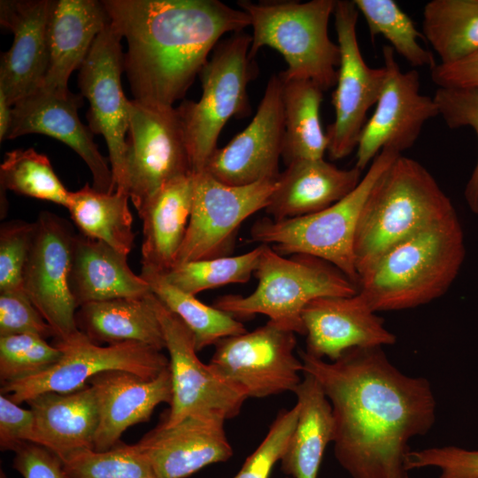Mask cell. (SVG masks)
<instances>
[{"mask_svg":"<svg viewBox=\"0 0 478 478\" xmlns=\"http://www.w3.org/2000/svg\"><path fill=\"white\" fill-rule=\"evenodd\" d=\"M362 177L356 166L341 169L324 158L295 160L278 175L264 210L274 220L314 213L348 196Z\"/></svg>","mask_w":478,"mask_h":478,"instance_id":"25","label":"cell"},{"mask_svg":"<svg viewBox=\"0 0 478 478\" xmlns=\"http://www.w3.org/2000/svg\"><path fill=\"white\" fill-rule=\"evenodd\" d=\"M225 420L217 413L189 415L172 427L159 424L137 445L157 478H185L232 457Z\"/></svg>","mask_w":478,"mask_h":478,"instance_id":"20","label":"cell"},{"mask_svg":"<svg viewBox=\"0 0 478 478\" xmlns=\"http://www.w3.org/2000/svg\"><path fill=\"white\" fill-rule=\"evenodd\" d=\"M384 84L358 139L355 166L363 171L383 150L401 154L418 140L424 124L439 116L434 97L420 93V74L402 72L389 45L382 47Z\"/></svg>","mask_w":478,"mask_h":478,"instance_id":"17","label":"cell"},{"mask_svg":"<svg viewBox=\"0 0 478 478\" xmlns=\"http://www.w3.org/2000/svg\"><path fill=\"white\" fill-rule=\"evenodd\" d=\"M26 403L35 417L34 443L60 460L79 450L94 449L99 412L89 384L69 393L45 392Z\"/></svg>","mask_w":478,"mask_h":478,"instance_id":"26","label":"cell"},{"mask_svg":"<svg viewBox=\"0 0 478 478\" xmlns=\"http://www.w3.org/2000/svg\"><path fill=\"white\" fill-rule=\"evenodd\" d=\"M195 173L162 187L138 213L143 220L142 267L165 274L173 267L188 228Z\"/></svg>","mask_w":478,"mask_h":478,"instance_id":"28","label":"cell"},{"mask_svg":"<svg viewBox=\"0 0 478 478\" xmlns=\"http://www.w3.org/2000/svg\"><path fill=\"white\" fill-rule=\"evenodd\" d=\"M62 351L45 338L19 334L0 336V379L2 385L42 373L53 366Z\"/></svg>","mask_w":478,"mask_h":478,"instance_id":"39","label":"cell"},{"mask_svg":"<svg viewBox=\"0 0 478 478\" xmlns=\"http://www.w3.org/2000/svg\"><path fill=\"white\" fill-rule=\"evenodd\" d=\"M126 39L123 69L134 100L173 107L227 33L251 26L249 15L219 0H103Z\"/></svg>","mask_w":478,"mask_h":478,"instance_id":"2","label":"cell"},{"mask_svg":"<svg viewBox=\"0 0 478 478\" xmlns=\"http://www.w3.org/2000/svg\"><path fill=\"white\" fill-rule=\"evenodd\" d=\"M251 44V35L243 32L220 42L199 73L200 99L177 107L194 173L204 170L227 120L250 112L247 87L257 75Z\"/></svg>","mask_w":478,"mask_h":478,"instance_id":"8","label":"cell"},{"mask_svg":"<svg viewBox=\"0 0 478 478\" xmlns=\"http://www.w3.org/2000/svg\"><path fill=\"white\" fill-rule=\"evenodd\" d=\"M14 451L13 467L23 478H66L60 459L46 448L25 443Z\"/></svg>","mask_w":478,"mask_h":478,"instance_id":"46","label":"cell"},{"mask_svg":"<svg viewBox=\"0 0 478 478\" xmlns=\"http://www.w3.org/2000/svg\"><path fill=\"white\" fill-rule=\"evenodd\" d=\"M150 294L84 304L76 312L78 328L94 343L132 342L162 351L165 338Z\"/></svg>","mask_w":478,"mask_h":478,"instance_id":"30","label":"cell"},{"mask_svg":"<svg viewBox=\"0 0 478 478\" xmlns=\"http://www.w3.org/2000/svg\"><path fill=\"white\" fill-rule=\"evenodd\" d=\"M282 80L284 139L281 157L285 164L298 159L323 158L328 150V138L320 118L323 90L310 80Z\"/></svg>","mask_w":478,"mask_h":478,"instance_id":"31","label":"cell"},{"mask_svg":"<svg viewBox=\"0 0 478 478\" xmlns=\"http://www.w3.org/2000/svg\"><path fill=\"white\" fill-rule=\"evenodd\" d=\"M455 213L426 167L399 155L375 182L359 214L353 247L358 276L391 246Z\"/></svg>","mask_w":478,"mask_h":478,"instance_id":"4","label":"cell"},{"mask_svg":"<svg viewBox=\"0 0 478 478\" xmlns=\"http://www.w3.org/2000/svg\"><path fill=\"white\" fill-rule=\"evenodd\" d=\"M364 17L371 38L382 35L412 67H433L436 62L433 53L421 46L423 39L415 25L393 0H353Z\"/></svg>","mask_w":478,"mask_h":478,"instance_id":"35","label":"cell"},{"mask_svg":"<svg viewBox=\"0 0 478 478\" xmlns=\"http://www.w3.org/2000/svg\"><path fill=\"white\" fill-rule=\"evenodd\" d=\"M81 98L38 89L12 105V120L6 139L27 134L51 136L73 149L84 160L93 177V189L115 192L113 175L106 158L93 141V133L78 116Z\"/></svg>","mask_w":478,"mask_h":478,"instance_id":"19","label":"cell"},{"mask_svg":"<svg viewBox=\"0 0 478 478\" xmlns=\"http://www.w3.org/2000/svg\"><path fill=\"white\" fill-rule=\"evenodd\" d=\"M299 356L330 402L341 466L351 478H409V442L436 420L430 382L403 374L382 347L352 348L335 361Z\"/></svg>","mask_w":478,"mask_h":478,"instance_id":"1","label":"cell"},{"mask_svg":"<svg viewBox=\"0 0 478 478\" xmlns=\"http://www.w3.org/2000/svg\"><path fill=\"white\" fill-rule=\"evenodd\" d=\"M254 274L252 293L222 296L212 305L236 319L264 314L278 327L305 335L302 313L311 301L358 293L357 285L331 263L306 254L284 258L266 244Z\"/></svg>","mask_w":478,"mask_h":478,"instance_id":"6","label":"cell"},{"mask_svg":"<svg viewBox=\"0 0 478 478\" xmlns=\"http://www.w3.org/2000/svg\"><path fill=\"white\" fill-rule=\"evenodd\" d=\"M399 155L392 149H383L355 189L324 210L281 220L269 217L257 220L249 241L272 245L281 256L306 254L324 259L357 285L353 247L358 220L374 185Z\"/></svg>","mask_w":478,"mask_h":478,"instance_id":"7","label":"cell"},{"mask_svg":"<svg viewBox=\"0 0 478 478\" xmlns=\"http://www.w3.org/2000/svg\"><path fill=\"white\" fill-rule=\"evenodd\" d=\"M145 478H157L156 476H148V477H145Z\"/></svg>","mask_w":478,"mask_h":478,"instance_id":"50","label":"cell"},{"mask_svg":"<svg viewBox=\"0 0 478 478\" xmlns=\"http://www.w3.org/2000/svg\"><path fill=\"white\" fill-rule=\"evenodd\" d=\"M99 412L94 450L107 451L120 441L131 426L149 420L157 405H171L173 387L170 366L157 377L144 379L135 374L112 370L91 377Z\"/></svg>","mask_w":478,"mask_h":478,"instance_id":"23","label":"cell"},{"mask_svg":"<svg viewBox=\"0 0 478 478\" xmlns=\"http://www.w3.org/2000/svg\"><path fill=\"white\" fill-rule=\"evenodd\" d=\"M358 15L353 0L336 1L333 16L341 58L332 97L335 120L326 131L327 151L334 160L357 149L367 112L376 104L385 80V68L369 66L361 54L356 30Z\"/></svg>","mask_w":478,"mask_h":478,"instance_id":"13","label":"cell"},{"mask_svg":"<svg viewBox=\"0 0 478 478\" xmlns=\"http://www.w3.org/2000/svg\"><path fill=\"white\" fill-rule=\"evenodd\" d=\"M282 89L281 75L273 74L252 120L225 147L212 152L204 171L230 186L278 177L284 139Z\"/></svg>","mask_w":478,"mask_h":478,"instance_id":"18","label":"cell"},{"mask_svg":"<svg viewBox=\"0 0 478 478\" xmlns=\"http://www.w3.org/2000/svg\"><path fill=\"white\" fill-rule=\"evenodd\" d=\"M464 257L455 213L386 250L359 274L358 292L375 312L414 308L447 291Z\"/></svg>","mask_w":478,"mask_h":478,"instance_id":"3","label":"cell"},{"mask_svg":"<svg viewBox=\"0 0 478 478\" xmlns=\"http://www.w3.org/2000/svg\"><path fill=\"white\" fill-rule=\"evenodd\" d=\"M125 157L126 189L139 213L170 181L193 173L177 107L129 100Z\"/></svg>","mask_w":478,"mask_h":478,"instance_id":"9","label":"cell"},{"mask_svg":"<svg viewBox=\"0 0 478 478\" xmlns=\"http://www.w3.org/2000/svg\"><path fill=\"white\" fill-rule=\"evenodd\" d=\"M23 272V288L54 331L56 340L67 341L81 331L78 305L70 288L75 234L62 218L42 212Z\"/></svg>","mask_w":478,"mask_h":478,"instance_id":"15","label":"cell"},{"mask_svg":"<svg viewBox=\"0 0 478 478\" xmlns=\"http://www.w3.org/2000/svg\"><path fill=\"white\" fill-rule=\"evenodd\" d=\"M35 230V222L15 220L0 228V292L24 290L23 272Z\"/></svg>","mask_w":478,"mask_h":478,"instance_id":"42","label":"cell"},{"mask_svg":"<svg viewBox=\"0 0 478 478\" xmlns=\"http://www.w3.org/2000/svg\"><path fill=\"white\" fill-rule=\"evenodd\" d=\"M288 478H290V477H288Z\"/></svg>","mask_w":478,"mask_h":478,"instance_id":"51","label":"cell"},{"mask_svg":"<svg viewBox=\"0 0 478 478\" xmlns=\"http://www.w3.org/2000/svg\"><path fill=\"white\" fill-rule=\"evenodd\" d=\"M433 97L439 116L450 128L469 127L478 140V88H437ZM465 198L471 211L478 214V157Z\"/></svg>","mask_w":478,"mask_h":478,"instance_id":"40","label":"cell"},{"mask_svg":"<svg viewBox=\"0 0 478 478\" xmlns=\"http://www.w3.org/2000/svg\"><path fill=\"white\" fill-rule=\"evenodd\" d=\"M127 257L102 241L74 235L70 288L78 308L90 302L151 293L149 283L131 270Z\"/></svg>","mask_w":478,"mask_h":478,"instance_id":"27","label":"cell"},{"mask_svg":"<svg viewBox=\"0 0 478 478\" xmlns=\"http://www.w3.org/2000/svg\"><path fill=\"white\" fill-rule=\"evenodd\" d=\"M421 27L439 63L459 61L478 50V0H431Z\"/></svg>","mask_w":478,"mask_h":478,"instance_id":"33","label":"cell"},{"mask_svg":"<svg viewBox=\"0 0 478 478\" xmlns=\"http://www.w3.org/2000/svg\"><path fill=\"white\" fill-rule=\"evenodd\" d=\"M62 356L47 370L1 387V392L16 404L45 393H69L81 389L103 372L121 370L144 379L157 377L169 366L161 351L138 343L100 346L81 331L67 341L56 340Z\"/></svg>","mask_w":478,"mask_h":478,"instance_id":"10","label":"cell"},{"mask_svg":"<svg viewBox=\"0 0 478 478\" xmlns=\"http://www.w3.org/2000/svg\"><path fill=\"white\" fill-rule=\"evenodd\" d=\"M25 443H35V417L30 409L19 406L7 396L0 397V447L15 451Z\"/></svg>","mask_w":478,"mask_h":478,"instance_id":"45","label":"cell"},{"mask_svg":"<svg viewBox=\"0 0 478 478\" xmlns=\"http://www.w3.org/2000/svg\"><path fill=\"white\" fill-rule=\"evenodd\" d=\"M0 478H7L5 474L3 472V470H1Z\"/></svg>","mask_w":478,"mask_h":478,"instance_id":"49","label":"cell"},{"mask_svg":"<svg viewBox=\"0 0 478 478\" xmlns=\"http://www.w3.org/2000/svg\"><path fill=\"white\" fill-rule=\"evenodd\" d=\"M1 190L49 201L66 207L70 191L54 172L46 155L33 148L5 154L0 166Z\"/></svg>","mask_w":478,"mask_h":478,"instance_id":"36","label":"cell"},{"mask_svg":"<svg viewBox=\"0 0 478 478\" xmlns=\"http://www.w3.org/2000/svg\"><path fill=\"white\" fill-rule=\"evenodd\" d=\"M430 77L438 88H478V50L454 63H436Z\"/></svg>","mask_w":478,"mask_h":478,"instance_id":"47","label":"cell"},{"mask_svg":"<svg viewBox=\"0 0 478 478\" xmlns=\"http://www.w3.org/2000/svg\"><path fill=\"white\" fill-rule=\"evenodd\" d=\"M110 23L102 1L50 0L47 23L49 66L41 88L66 94L96 36ZM40 89V88H39Z\"/></svg>","mask_w":478,"mask_h":478,"instance_id":"24","label":"cell"},{"mask_svg":"<svg viewBox=\"0 0 478 478\" xmlns=\"http://www.w3.org/2000/svg\"><path fill=\"white\" fill-rule=\"evenodd\" d=\"M150 300L161 325L172 376L170 411L160 425L172 427L193 414L217 413L226 420L238 415L248 398L245 391L204 364L186 325L152 292Z\"/></svg>","mask_w":478,"mask_h":478,"instance_id":"11","label":"cell"},{"mask_svg":"<svg viewBox=\"0 0 478 478\" xmlns=\"http://www.w3.org/2000/svg\"><path fill=\"white\" fill-rule=\"evenodd\" d=\"M66 478H145L155 476L137 443H119L104 451L82 449L62 460Z\"/></svg>","mask_w":478,"mask_h":478,"instance_id":"38","label":"cell"},{"mask_svg":"<svg viewBox=\"0 0 478 478\" xmlns=\"http://www.w3.org/2000/svg\"><path fill=\"white\" fill-rule=\"evenodd\" d=\"M12 120V106L0 90V142L7 138Z\"/></svg>","mask_w":478,"mask_h":478,"instance_id":"48","label":"cell"},{"mask_svg":"<svg viewBox=\"0 0 478 478\" xmlns=\"http://www.w3.org/2000/svg\"><path fill=\"white\" fill-rule=\"evenodd\" d=\"M336 0L238 1L252 27L249 58L265 46L279 51L287 63L284 80H310L323 91L335 86L340 48L328 35Z\"/></svg>","mask_w":478,"mask_h":478,"instance_id":"5","label":"cell"},{"mask_svg":"<svg viewBox=\"0 0 478 478\" xmlns=\"http://www.w3.org/2000/svg\"><path fill=\"white\" fill-rule=\"evenodd\" d=\"M294 390L299 406L297 421L281 460L290 478H318L328 444L334 440L332 407L319 382L310 374Z\"/></svg>","mask_w":478,"mask_h":478,"instance_id":"29","label":"cell"},{"mask_svg":"<svg viewBox=\"0 0 478 478\" xmlns=\"http://www.w3.org/2000/svg\"><path fill=\"white\" fill-rule=\"evenodd\" d=\"M122 37L109 23L95 39L80 67L78 84L89 103L87 114L93 134L106 142L115 191L128 195L125 181L126 134L129 125V100L121 87Z\"/></svg>","mask_w":478,"mask_h":478,"instance_id":"16","label":"cell"},{"mask_svg":"<svg viewBox=\"0 0 478 478\" xmlns=\"http://www.w3.org/2000/svg\"><path fill=\"white\" fill-rule=\"evenodd\" d=\"M302 319L305 352L317 358L335 361L352 348L382 347L397 341L358 292L316 298L305 307Z\"/></svg>","mask_w":478,"mask_h":478,"instance_id":"21","label":"cell"},{"mask_svg":"<svg viewBox=\"0 0 478 478\" xmlns=\"http://www.w3.org/2000/svg\"><path fill=\"white\" fill-rule=\"evenodd\" d=\"M276 179L230 186L204 170L196 173L190 218L174 266L227 256L242 223L266 208Z\"/></svg>","mask_w":478,"mask_h":478,"instance_id":"12","label":"cell"},{"mask_svg":"<svg viewBox=\"0 0 478 478\" xmlns=\"http://www.w3.org/2000/svg\"><path fill=\"white\" fill-rule=\"evenodd\" d=\"M19 334L55 337L53 329L25 290L0 292V336Z\"/></svg>","mask_w":478,"mask_h":478,"instance_id":"44","label":"cell"},{"mask_svg":"<svg viewBox=\"0 0 478 478\" xmlns=\"http://www.w3.org/2000/svg\"><path fill=\"white\" fill-rule=\"evenodd\" d=\"M140 275L149 283L152 294L190 330L197 351L225 337L247 332L236 318L180 290L162 274L142 267Z\"/></svg>","mask_w":478,"mask_h":478,"instance_id":"34","label":"cell"},{"mask_svg":"<svg viewBox=\"0 0 478 478\" xmlns=\"http://www.w3.org/2000/svg\"><path fill=\"white\" fill-rule=\"evenodd\" d=\"M263 248L259 244L238 256L186 262L162 274L170 284L193 296L230 283H245L254 274Z\"/></svg>","mask_w":478,"mask_h":478,"instance_id":"37","label":"cell"},{"mask_svg":"<svg viewBox=\"0 0 478 478\" xmlns=\"http://www.w3.org/2000/svg\"><path fill=\"white\" fill-rule=\"evenodd\" d=\"M299 413L296 404L291 409H282L272 423L266 437L246 459L234 478H269L279 460L281 461L295 429Z\"/></svg>","mask_w":478,"mask_h":478,"instance_id":"41","label":"cell"},{"mask_svg":"<svg viewBox=\"0 0 478 478\" xmlns=\"http://www.w3.org/2000/svg\"><path fill=\"white\" fill-rule=\"evenodd\" d=\"M128 199V195L100 192L86 183L79 190L70 191L66 208L81 234L127 255L135 240Z\"/></svg>","mask_w":478,"mask_h":478,"instance_id":"32","label":"cell"},{"mask_svg":"<svg viewBox=\"0 0 478 478\" xmlns=\"http://www.w3.org/2000/svg\"><path fill=\"white\" fill-rule=\"evenodd\" d=\"M295 333L269 321L251 332L220 340L210 365L248 397L292 391L301 382L302 360L294 355Z\"/></svg>","mask_w":478,"mask_h":478,"instance_id":"14","label":"cell"},{"mask_svg":"<svg viewBox=\"0 0 478 478\" xmlns=\"http://www.w3.org/2000/svg\"><path fill=\"white\" fill-rule=\"evenodd\" d=\"M428 466L439 468V478H478V451L447 445L407 453V472Z\"/></svg>","mask_w":478,"mask_h":478,"instance_id":"43","label":"cell"},{"mask_svg":"<svg viewBox=\"0 0 478 478\" xmlns=\"http://www.w3.org/2000/svg\"><path fill=\"white\" fill-rule=\"evenodd\" d=\"M50 0H1V25L13 34L0 62V90L12 106L42 87L49 66Z\"/></svg>","mask_w":478,"mask_h":478,"instance_id":"22","label":"cell"}]
</instances>
